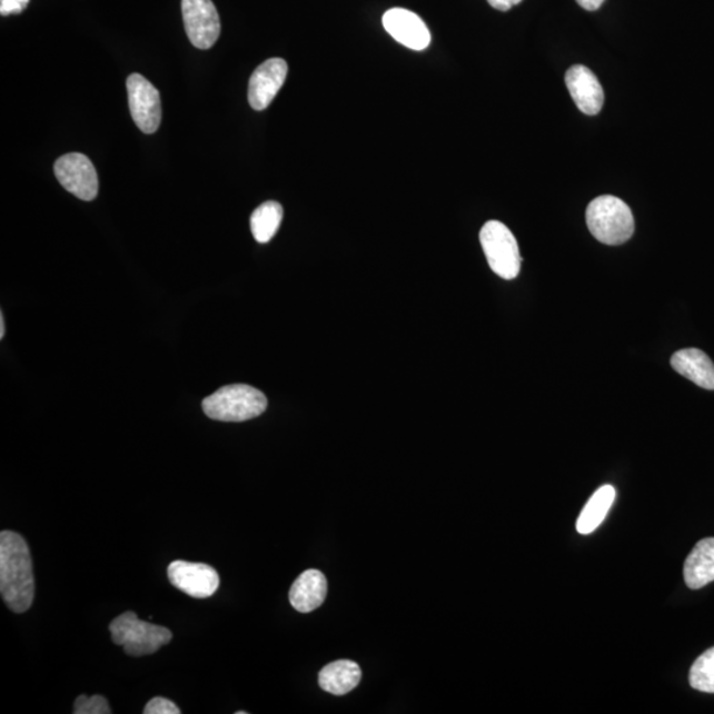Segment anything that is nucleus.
I'll return each instance as SVG.
<instances>
[{"label": "nucleus", "instance_id": "nucleus-1", "mask_svg": "<svg viewBox=\"0 0 714 714\" xmlns=\"http://www.w3.org/2000/svg\"><path fill=\"white\" fill-rule=\"evenodd\" d=\"M0 593L13 613L22 614L34 597L32 558L27 542L17 532L0 534Z\"/></svg>", "mask_w": 714, "mask_h": 714}, {"label": "nucleus", "instance_id": "nucleus-2", "mask_svg": "<svg viewBox=\"0 0 714 714\" xmlns=\"http://www.w3.org/2000/svg\"><path fill=\"white\" fill-rule=\"evenodd\" d=\"M268 408V398L249 385H228L205 398L206 416L222 423H244L261 416Z\"/></svg>", "mask_w": 714, "mask_h": 714}, {"label": "nucleus", "instance_id": "nucleus-3", "mask_svg": "<svg viewBox=\"0 0 714 714\" xmlns=\"http://www.w3.org/2000/svg\"><path fill=\"white\" fill-rule=\"evenodd\" d=\"M586 224L591 234L605 245H622L635 232L632 209L615 196L604 195L594 199L586 209Z\"/></svg>", "mask_w": 714, "mask_h": 714}, {"label": "nucleus", "instance_id": "nucleus-4", "mask_svg": "<svg viewBox=\"0 0 714 714\" xmlns=\"http://www.w3.org/2000/svg\"><path fill=\"white\" fill-rule=\"evenodd\" d=\"M109 629L111 639L130 656L151 655L172 639L170 629L141 621L135 612L119 615Z\"/></svg>", "mask_w": 714, "mask_h": 714}, {"label": "nucleus", "instance_id": "nucleus-5", "mask_svg": "<svg viewBox=\"0 0 714 714\" xmlns=\"http://www.w3.org/2000/svg\"><path fill=\"white\" fill-rule=\"evenodd\" d=\"M479 240L489 268L503 279H515L522 268L519 245L503 222L492 220L480 230Z\"/></svg>", "mask_w": 714, "mask_h": 714}, {"label": "nucleus", "instance_id": "nucleus-6", "mask_svg": "<svg viewBox=\"0 0 714 714\" xmlns=\"http://www.w3.org/2000/svg\"><path fill=\"white\" fill-rule=\"evenodd\" d=\"M54 175L60 185L83 201H92L98 195V175L90 159L83 153H66L54 163Z\"/></svg>", "mask_w": 714, "mask_h": 714}, {"label": "nucleus", "instance_id": "nucleus-7", "mask_svg": "<svg viewBox=\"0 0 714 714\" xmlns=\"http://www.w3.org/2000/svg\"><path fill=\"white\" fill-rule=\"evenodd\" d=\"M132 119L145 135H153L162 121V105L158 89L142 75H131L126 81Z\"/></svg>", "mask_w": 714, "mask_h": 714}, {"label": "nucleus", "instance_id": "nucleus-8", "mask_svg": "<svg viewBox=\"0 0 714 714\" xmlns=\"http://www.w3.org/2000/svg\"><path fill=\"white\" fill-rule=\"evenodd\" d=\"M188 39L199 49H209L219 40L220 17L212 0H181Z\"/></svg>", "mask_w": 714, "mask_h": 714}, {"label": "nucleus", "instance_id": "nucleus-9", "mask_svg": "<svg viewBox=\"0 0 714 714\" xmlns=\"http://www.w3.org/2000/svg\"><path fill=\"white\" fill-rule=\"evenodd\" d=\"M168 579L178 591L194 598H208L219 589V573L207 564L173 562L167 569Z\"/></svg>", "mask_w": 714, "mask_h": 714}, {"label": "nucleus", "instance_id": "nucleus-10", "mask_svg": "<svg viewBox=\"0 0 714 714\" xmlns=\"http://www.w3.org/2000/svg\"><path fill=\"white\" fill-rule=\"evenodd\" d=\"M383 26L391 38L413 51H424L432 41V34L424 20L415 12L391 9L384 13Z\"/></svg>", "mask_w": 714, "mask_h": 714}, {"label": "nucleus", "instance_id": "nucleus-11", "mask_svg": "<svg viewBox=\"0 0 714 714\" xmlns=\"http://www.w3.org/2000/svg\"><path fill=\"white\" fill-rule=\"evenodd\" d=\"M287 62L284 59H269L258 67L250 77L248 100L250 107L261 111L269 107L287 77Z\"/></svg>", "mask_w": 714, "mask_h": 714}, {"label": "nucleus", "instance_id": "nucleus-12", "mask_svg": "<svg viewBox=\"0 0 714 714\" xmlns=\"http://www.w3.org/2000/svg\"><path fill=\"white\" fill-rule=\"evenodd\" d=\"M566 87H568L573 101L586 116H597L604 107V89L589 68L574 66L566 72Z\"/></svg>", "mask_w": 714, "mask_h": 714}, {"label": "nucleus", "instance_id": "nucleus-13", "mask_svg": "<svg viewBox=\"0 0 714 714\" xmlns=\"http://www.w3.org/2000/svg\"><path fill=\"white\" fill-rule=\"evenodd\" d=\"M327 595V579L317 569H309L294 581L289 598L290 604L299 613H311L324 604Z\"/></svg>", "mask_w": 714, "mask_h": 714}, {"label": "nucleus", "instance_id": "nucleus-14", "mask_svg": "<svg viewBox=\"0 0 714 714\" xmlns=\"http://www.w3.org/2000/svg\"><path fill=\"white\" fill-rule=\"evenodd\" d=\"M671 366L698 387L714 390V364L702 349L687 348L677 351L671 357Z\"/></svg>", "mask_w": 714, "mask_h": 714}, {"label": "nucleus", "instance_id": "nucleus-15", "mask_svg": "<svg viewBox=\"0 0 714 714\" xmlns=\"http://www.w3.org/2000/svg\"><path fill=\"white\" fill-rule=\"evenodd\" d=\"M684 579L690 589L697 591L714 581V537L704 538L685 559Z\"/></svg>", "mask_w": 714, "mask_h": 714}, {"label": "nucleus", "instance_id": "nucleus-16", "mask_svg": "<svg viewBox=\"0 0 714 714\" xmlns=\"http://www.w3.org/2000/svg\"><path fill=\"white\" fill-rule=\"evenodd\" d=\"M360 681L361 670L359 664L353 661H336L319 672L320 688L335 696L347 695Z\"/></svg>", "mask_w": 714, "mask_h": 714}, {"label": "nucleus", "instance_id": "nucleus-17", "mask_svg": "<svg viewBox=\"0 0 714 714\" xmlns=\"http://www.w3.org/2000/svg\"><path fill=\"white\" fill-rule=\"evenodd\" d=\"M615 500V488L611 485L602 486L587 502L577 520V530L581 535H589L597 529L611 510Z\"/></svg>", "mask_w": 714, "mask_h": 714}, {"label": "nucleus", "instance_id": "nucleus-18", "mask_svg": "<svg viewBox=\"0 0 714 714\" xmlns=\"http://www.w3.org/2000/svg\"><path fill=\"white\" fill-rule=\"evenodd\" d=\"M284 219V208L277 201H266L250 217V229L256 241L266 244L278 232Z\"/></svg>", "mask_w": 714, "mask_h": 714}, {"label": "nucleus", "instance_id": "nucleus-19", "mask_svg": "<svg viewBox=\"0 0 714 714\" xmlns=\"http://www.w3.org/2000/svg\"><path fill=\"white\" fill-rule=\"evenodd\" d=\"M690 684L693 690L714 693V647L705 651L693 663L690 672Z\"/></svg>", "mask_w": 714, "mask_h": 714}, {"label": "nucleus", "instance_id": "nucleus-20", "mask_svg": "<svg viewBox=\"0 0 714 714\" xmlns=\"http://www.w3.org/2000/svg\"><path fill=\"white\" fill-rule=\"evenodd\" d=\"M75 714H110L111 710L108 700L101 695L86 696L81 695L76 698Z\"/></svg>", "mask_w": 714, "mask_h": 714}, {"label": "nucleus", "instance_id": "nucleus-21", "mask_svg": "<svg viewBox=\"0 0 714 714\" xmlns=\"http://www.w3.org/2000/svg\"><path fill=\"white\" fill-rule=\"evenodd\" d=\"M145 714H180L178 705L165 697H153L145 706Z\"/></svg>", "mask_w": 714, "mask_h": 714}, {"label": "nucleus", "instance_id": "nucleus-22", "mask_svg": "<svg viewBox=\"0 0 714 714\" xmlns=\"http://www.w3.org/2000/svg\"><path fill=\"white\" fill-rule=\"evenodd\" d=\"M30 0H0V13L3 17L13 16V13H22Z\"/></svg>", "mask_w": 714, "mask_h": 714}, {"label": "nucleus", "instance_id": "nucleus-23", "mask_svg": "<svg viewBox=\"0 0 714 714\" xmlns=\"http://www.w3.org/2000/svg\"><path fill=\"white\" fill-rule=\"evenodd\" d=\"M489 6L494 7L495 10L499 11H509L514 6H517L523 2V0H487Z\"/></svg>", "mask_w": 714, "mask_h": 714}, {"label": "nucleus", "instance_id": "nucleus-24", "mask_svg": "<svg viewBox=\"0 0 714 714\" xmlns=\"http://www.w3.org/2000/svg\"><path fill=\"white\" fill-rule=\"evenodd\" d=\"M576 2L586 11H597L606 0H576Z\"/></svg>", "mask_w": 714, "mask_h": 714}, {"label": "nucleus", "instance_id": "nucleus-25", "mask_svg": "<svg viewBox=\"0 0 714 714\" xmlns=\"http://www.w3.org/2000/svg\"><path fill=\"white\" fill-rule=\"evenodd\" d=\"M6 325L3 314H0V339L4 338Z\"/></svg>", "mask_w": 714, "mask_h": 714}]
</instances>
